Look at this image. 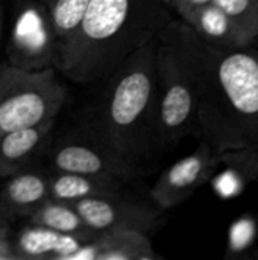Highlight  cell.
I'll return each instance as SVG.
<instances>
[{"label":"cell","instance_id":"6da1fadb","mask_svg":"<svg viewBox=\"0 0 258 260\" xmlns=\"http://www.w3.org/2000/svg\"><path fill=\"white\" fill-rule=\"evenodd\" d=\"M158 34L176 47L190 70L201 139L220 155L258 146L257 49L213 44L173 18Z\"/></svg>","mask_w":258,"mask_h":260},{"label":"cell","instance_id":"7a4b0ae2","mask_svg":"<svg viewBox=\"0 0 258 260\" xmlns=\"http://www.w3.org/2000/svg\"><path fill=\"white\" fill-rule=\"evenodd\" d=\"M170 20L163 0H90L76 30L52 50V62L76 84L105 81Z\"/></svg>","mask_w":258,"mask_h":260},{"label":"cell","instance_id":"3957f363","mask_svg":"<svg viewBox=\"0 0 258 260\" xmlns=\"http://www.w3.org/2000/svg\"><path fill=\"white\" fill-rule=\"evenodd\" d=\"M157 44L158 35L113 70L97 113V142L132 165L158 146Z\"/></svg>","mask_w":258,"mask_h":260},{"label":"cell","instance_id":"277c9868","mask_svg":"<svg viewBox=\"0 0 258 260\" xmlns=\"http://www.w3.org/2000/svg\"><path fill=\"white\" fill-rule=\"evenodd\" d=\"M65 88L50 67L0 64V133L55 120L65 102Z\"/></svg>","mask_w":258,"mask_h":260},{"label":"cell","instance_id":"5b68a950","mask_svg":"<svg viewBox=\"0 0 258 260\" xmlns=\"http://www.w3.org/2000/svg\"><path fill=\"white\" fill-rule=\"evenodd\" d=\"M157 137L158 146L175 145L198 133L195 82L176 47L158 34L157 55Z\"/></svg>","mask_w":258,"mask_h":260},{"label":"cell","instance_id":"8992f818","mask_svg":"<svg viewBox=\"0 0 258 260\" xmlns=\"http://www.w3.org/2000/svg\"><path fill=\"white\" fill-rule=\"evenodd\" d=\"M220 154L201 140L198 149L169 166L151 189V198L163 209H172L192 197L214 174Z\"/></svg>","mask_w":258,"mask_h":260},{"label":"cell","instance_id":"52a82bcc","mask_svg":"<svg viewBox=\"0 0 258 260\" xmlns=\"http://www.w3.org/2000/svg\"><path fill=\"white\" fill-rule=\"evenodd\" d=\"M73 206L88 229L94 232L135 230L149 233L161 222L158 210L141 203L125 200L119 193L85 198Z\"/></svg>","mask_w":258,"mask_h":260},{"label":"cell","instance_id":"ba28073f","mask_svg":"<svg viewBox=\"0 0 258 260\" xmlns=\"http://www.w3.org/2000/svg\"><path fill=\"white\" fill-rule=\"evenodd\" d=\"M52 165L56 171L62 172L106 175L120 180H129L137 175L135 165L108 151L100 143L97 146L64 143L53 151Z\"/></svg>","mask_w":258,"mask_h":260},{"label":"cell","instance_id":"9c48e42d","mask_svg":"<svg viewBox=\"0 0 258 260\" xmlns=\"http://www.w3.org/2000/svg\"><path fill=\"white\" fill-rule=\"evenodd\" d=\"M148 233L135 230L99 232L67 260H157Z\"/></svg>","mask_w":258,"mask_h":260},{"label":"cell","instance_id":"30bf717a","mask_svg":"<svg viewBox=\"0 0 258 260\" xmlns=\"http://www.w3.org/2000/svg\"><path fill=\"white\" fill-rule=\"evenodd\" d=\"M97 233L99 232L67 235L30 224V227L24 229L12 244L18 260H67L82 245L93 241Z\"/></svg>","mask_w":258,"mask_h":260},{"label":"cell","instance_id":"8fae6325","mask_svg":"<svg viewBox=\"0 0 258 260\" xmlns=\"http://www.w3.org/2000/svg\"><path fill=\"white\" fill-rule=\"evenodd\" d=\"M53 122L0 133V178H8L26 166L52 131Z\"/></svg>","mask_w":258,"mask_h":260},{"label":"cell","instance_id":"7c38bea8","mask_svg":"<svg viewBox=\"0 0 258 260\" xmlns=\"http://www.w3.org/2000/svg\"><path fill=\"white\" fill-rule=\"evenodd\" d=\"M122 181L123 180L120 178L106 175H88L56 171L55 175L49 177L50 198L75 204L85 198L119 193Z\"/></svg>","mask_w":258,"mask_h":260},{"label":"cell","instance_id":"4fadbf2b","mask_svg":"<svg viewBox=\"0 0 258 260\" xmlns=\"http://www.w3.org/2000/svg\"><path fill=\"white\" fill-rule=\"evenodd\" d=\"M49 177L41 172H23L8 177L9 180L2 189L0 198L14 215H30L36 207L50 198Z\"/></svg>","mask_w":258,"mask_h":260},{"label":"cell","instance_id":"5bb4252c","mask_svg":"<svg viewBox=\"0 0 258 260\" xmlns=\"http://www.w3.org/2000/svg\"><path fill=\"white\" fill-rule=\"evenodd\" d=\"M181 20L186 21L198 35H201L204 40L213 44H217L222 47H245L246 46L239 30L236 29V26L227 15V12L214 2L190 12Z\"/></svg>","mask_w":258,"mask_h":260},{"label":"cell","instance_id":"9a60e30c","mask_svg":"<svg viewBox=\"0 0 258 260\" xmlns=\"http://www.w3.org/2000/svg\"><path fill=\"white\" fill-rule=\"evenodd\" d=\"M27 216L32 225L44 227L58 233L82 235V233L94 232L88 229V225L84 222L82 216L79 215V212L75 209L73 204L62 203L52 198L44 201Z\"/></svg>","mask_w":258,"mask_h":260},{"label":"cell","instance_id":"2e32d148","mask_svg":"<svg viewBox=\"0 0 258 260\" xmlns=\"http://www.w3.org/2000/svg\"><path fill=\"white\" fill-rule=\"evenodd\" d=\"M41 3L47 17L53 50L76 30L90 0H41Z\"/></svg>","mask_w":258,"mask_h":260},{"label":"cell","instance_id":"e0dca14e","mask_svg":"<svg viewBox=\"0 0 258 260\" xmlns=\"http://www.w3.org/2000/svg\"><path fill=\"white\" fill-rule=\"evenodd\" d=\"M219 5L246 46H251L258 38V0H214Z\"/></svg>","mask_w":258,"mask_h":260},{"label":"cell","instance_id":"ac0fdd59","mask_svg":"<svg viewBox=\"0 0 258 260\" xmlns=\"http://www.w3.org/2000/svg\"><path fill=\"white\" fill-rule=\"evenodd\" d=\"M213 2L214 0H170V6L178 12V15L181 18H184L190 12L199 9L208 3H213Z\"/></svg>","mask_w":258,"mask_h":260},{"label":"cell","instance_id":"d6986e66","mask_svg":"<svg viewBox=\"0 0 258 260\" xmlns=\"http://www.w3.org/2000/svg\"><path fill=\"white\" fill-rule=\"evenodd\" d=\"M0 260H18L17 253L14 250V244L9 236L0 238Z\"/></svg>","mask_w":258,"mask_h":260},{"label":"cell","instance_id":"ffe728a7","mask_svg":"<svg viewBox=\"0 0 258 260\" xmlns=\"http://www.w3.org/2000/svg\"><path fill=\"white\" fill-rule=\"evenodd\" d=\"M14 213L11 212V209L5 204V201L0 198V227L2 225H8L9 221L12 219Z\"/></svg>","mask_w":258,"mask_h":260},{"label":"cell","instance_id":"44dd1931","mask_svg":"<svg viewBox=\"0 0 258 260\" xmlns=\"http://www.w3.org/2000/svg\"><path fill=\"white\" fill-rule=\"evenodd\" d=\"M2 236H9V229H8V225H2L0 227V238Z\"/></svg>","mask_w":258,"mask_h":260},{"label":"cell","instance_id":"7402d4cb","mask_svg":"<svg viewBox=\"0 0 258 260\" xmlns=\"http://www.w3.org/2000/svg\"><path fill=\"white\" fill-rule=\"evenodd\" d=\"M2 23H3V11L0 8V34H2Z\"/></svg>","mask_w":258,"mask_h":260}]
</instances>
